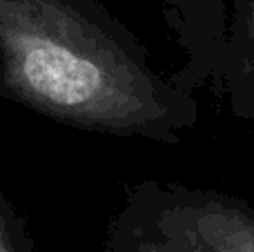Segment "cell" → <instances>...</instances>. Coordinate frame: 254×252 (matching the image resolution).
Masks as SVG:
<instances>
[{
  "mask_svg": "<svg viewBox=\"0 0 254 252\" xmlns=\"http://www.w3.org/2000/svg\"><path fill=\"white\" fill-rule=\"evenodd\" d=\"M112 252H196L170 237L131 205H123L110 226Z\"/></svg>",
  "mask_w": 254,
  "mask_h": 252,
  "instance_id": "cell-5",
  "label": "cell"
},
{
  "mask_svg": "<svg viewBox=\"0 0 254 252\" xmlns=\"http://www.w3.org/2000/svg\"><path fill=\"white\" fill-rule=\"evenodd\" d=\"M125 203L196 252H254V203L243 196L149 179Z\"/></svg>",
  "mask_w": 254,
  "mask_h": 252,
  "instance_id": "cell-2",
  "label": "cell"
},
{
  "mask_svg": "<svg viewBox=\"0 0 254 252\" xmlns=\"http://www.w3.org/2000/svg\"><path fill=\"white\" fill-rule=\"evenodd\" d=\"M212 87L237 121L254 125V0H232L221 67Z\"/></svg>",
  "mask_w": 254,
  "mask_h": 252,
  "instance_id": "cell-4",
  "label": "cell"
},
{
  "mask_svg": "<svg viewBox=\"0 0 254 252\" xmlns=\"http://www.w3.org/2000/svg\"><path fill=\"white\" fill-rule=\"evenodd\" d=\"M181 54L176 71L188 87L214 85L221 67L232 0H156Z\"/></svg>",
  "mask_w": 254,
  "mask_h": 252,
  "instance_id": "cell-3",
  "label": "cell"
},
{
  "mask_svg": "<svg viewBox=\"0 0 254 252\" xmlns=\"http://www.w3.org/2000/svg\"><path fill=\"white\" fill-rule=\"evenodd\" d=\"M196 89L152 67L101 0H0V98L80 132L179 145Z\"/></svg>",
  "mask_w": 254,
  "mask_h": 252,
  "instance_id": "cell-1",
  "label": "cell"
},
{
  "mask_svg": "<svg viewBox=\"0 0 254 252\" xmlns=\"http://www.w3.org/2000/svg\"><path fill=\"white\" fill-rule=\"evenodd\" d=\"M0 252H34L27 221L0 190Z\"/></svg>",
  "mask_w": 254,
  "mask_h": 252,
  "instance_id": "cell-6",
  "label": "cell"
}]
</instances>
